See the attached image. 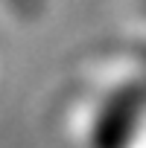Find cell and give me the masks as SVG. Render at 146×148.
Masks as SVG:
<instances>
[{"label":"cell","mask_w":146,"mask_h":148,"mask_svg":"<svg viewBox=\"0 0 146 148\" xmlns=\"http://www.w3.org/2000/svg\"><path fill=\"white\" fill-rule=\"evenodd\" d=\"M146 113V84L129 82L108 93L91 125V148H129Z\"/></svg>","instance_id":"obj_1"},{"label":"cell","mask_w":146,"mask_h":148,"mask_svg":"<svg viewBox=\"0 0 146 148\" xmlns=\"http://www.w3.org/2000/svg\"><path fill=\"white\" fill-rule=\"evenodd\" d=\"M143 6H146V3H143Z\"/></svg>","instance_id":"obj_2"}]
</instances>
